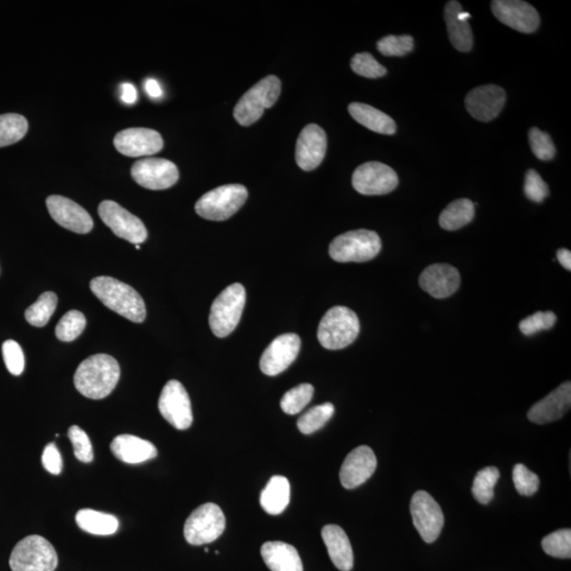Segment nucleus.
<instances>
[{
  "instance_id": "obj_20",
  "label": "nucleus",
  "mask_w": 571,
  "mask_h": 571,
  "mask_svg": "<svg viewBox=\"0 0 571 571\" xmlns=\"http://www.w3.org/2000/svg\"><path fill=\"white\" fill-rule=\"evenodd\" d=\"M505 103L506 92L497 85L476 87L467 94L465 100L469 113L481 122H490L497 118Z\"/></svg>"
},
{
  "instance_id": "obj_15",
  "label": "nucleus",
  "mask_w": 571,
  "mask_h": 571,
  "mask_svg": "<svg viewBox=\"0 0 571 571\" xmlns=\"http://www.w3.org/2000/svg\"><path fill=\"white\" fill-rule=\"evenodd\" d=\"M301 349V339L295 334L277 336L266 348L259 361V367L266 376H276L294 363Z\"/></svg>"
},
{
  "instance_id": "obj_31",
  "label": "nucleus",
  "mask_w": 571,
  "mask_h": 571,
  "mask_svg": "<svg viewBox=\"0 0 571 571\" xmlns=\"http://www.w3.org/2000/svg\"><path fill=\"white\" fill-rule=\"evenodd\" d=\"M474 203L467 198L450 202L440 216V225L444 230L456 231L471 222L475 216Z\"/></svg>"
},
{
  "instance_id": "obj_25",
  "label": "nucleus",
  "mask_w": 571,
  "mask_h": 571,
  "mask_svg": "<svg viewBox=\"0 0 571 571\" xmlns=\"http://www.w3.org/2000/svg\"><path fill=\"white\" fill-rule=\"evenodd\" d=\"M114 456L121 461L138 465L158 455L157 448L151 442L133 435H120L114 438L111 444Z\"/></svg>"
},
{
  "instance_id": "obj_6",
  "label": "nucleus",
  "mask_w": 571,
  "mask_h": 571,
  "mask_svg": "<svg viewBox=\"0 0 571 571\" xmlns=\"http://www.w3.org/2000/svg\"><path fill=\"white\" fill-rule=\"evenodd\" d=\"M381 239L370 230L349 231L339 235L329 246V256L338 263H364L378 256Z\"/></svg>"
},
{
  "instance_id": "obj_49",
  "label": "nucleus",
  "mask_w": 571,
  "mask_h": 571,
  "mask_svg": "<svg viewBox=\"0 0 571 571\" xmlns=\"http://www.w3.org/2000/svg\"><path fill=\"white\" fill-rule=\"evenodd\" d=\"M145 91L151 98H160L162 91L156 80H148L145 82Z\"/></svg>"
},
{
  "instance_id": "obj_22",
  "label": "nucleus",
  "mask_w": 571,
  "mask_h": 571,
  "mask_svg": "<svg viewBox=\"0 0 571 571\" xmlns=\"http://www.w3.org/2000/svg\"><path fill=\"white\" fill-rule=\"evenodd\" d=\"M419 285L431 296L446 298L459 290L460 275L453 266L435 264L423 270L419 277Z\"/></svg>"
},
{
  "instance_id": "obj_1",
  "label": "nucleus",
  "mask_w": 571,
  "mask_h": 571,
  "mask_svg": "<svg viewBox=\"0 0 571 571\" xmlns=\"http://www.w3.org/2000/svg\"><path fill=\"white\" fill-rule=\"evenodd\" d=\"M121 374L118 361L110 354L99 353L82 361L74 373L75 389L82 396L100 400L116 389Z\"/></svg>"
},
{
  "instance_id": "obj_12",
  "label": "nucleus",
  "mask_w": 571,
  "mask_h": 571,
  "mask_svg": "<svg viewBox=\"0 0 571 571\" xmlns=\"http://www.w3.org/2000/svg\"><path fill=\"white\" fill-rule=\"evenodd\" d=\"M412 522L425 543H434L440 536L444 517L440 505L428 492L418 491L411 501Z\"/></svg>"
},
{
  "instance_id": "obj_26",
  "label": "nucleus",
  "mask_w": 571,
  "mask_h": 571,
  "mask_svg": "<svg viewBox=\"0 0 571 571\" xmlns=\"http://www.w3.org/2000/svg\"><path fill=\"white\" fill-rule=\"evenodd\" d=\"M322 537L334 566L341 571H351L353 552L345 531L338 525H327L322 529Z\"/></svg>"
},
{
  "instance_id": "obj_30",
  "label": "nucleus",
  "mask_w": 571,
  "mask_h": 571,
  "mask_svg": "<svg viewBox=\"0 0 571 571\" xmlns=\"http://www.w3.org/2000/svg\"><path fill=\"white\" fill-rule=\"evenodd\" d=\"M75 520L82 530L95 536H111L119 528L116 517L92 509L80 510L76 513Z\"/></svg>"
},
{
  "instance_id": "obj_11",
  "label": "nucleus",
  "mask_w": 571,
  "mask_h": 571,
  "mask_svg": "<svg viewBox=\"0 0 571 571\" xmlns=\"http://www.w3.org/2000/svg\"><path fill=\"white\" fill-rule=\"evenodd\" d=\"M99 215L104 224L120 238L135 245L144 243L148 238V230L142 220L117 202L111 200L101 202Z\"/></svg>"
},
{
  "instance_id": "obj_29",
  "label": "nucleus",
  "mask_w": 571,
  "mask_h": 571,
  "mask_svg": "<svg viewBox=\"0 0 571 571\" xmlns=\"http://www.w3.org/2000/svg\"><path fill=\"white\" fill-rule=\"evenodd\" d=\"M290 501L289 480L284 476L276 475L271 478L268 484L260 494L259 503L263 509L271 514L278 516L285 511Z\"/></svg>"
},
{
  "instance_id": "obj_17",
  "label": "nucleus",
  "mask_w": 571,
  "mask_h": 571,
  "mask_svg": "<svg viewBox=\"0 0 571 571\" xmlns=\"http://www.w3.org/2000/svg\"><path fill=\"white\" fill-rule=\"evenodd\" d=\"M46 205L51 218L61 227L78 234H87L92 230V216L78 203L66 197L53 195L48 197Z\"/></svg>"
},
{
  "instance_id": "obj_47",
  "label": "nucleus",
  "mask_w": 571,
  "mask_h": 571,
  "mask_svg": "<svg viewBox=\"0 0 571 571\" xmlns=\"http://www.w3.org/2000/svg\"><path fill=\"white\" fill-rule=\"evenodd\" d=\"M43 466L51 474L59 475L63 469V460L55 443L47 444L42 457Z\"/></svg>"
},
{
  "instance_id": "obj_3",
  "label": "nucleus",
  "mask_w": 571,
  "mask_h": 571,
  "mask_svg": "<svg viewBox=\"0 0 571 571\" xmlns=\"http://www.w3.org/2000/svg\"><path fill=\"white\" fill-rule=\"evenodd\" d=\"M360 333L359 317L344 306L330 308L317 328L320 344L329 351H339L352 344Z\"/></svg>"
},
{
  "instance_id": "obj_10",
  "label": "nucleus",
  "mask_w": 571,
  "mask_h": 571,
  "mask_svg": "<svg viewBox=\"0 0 571 571\" xmlns=\"http://www.w3.org/2000/svg\"><path fill=\"white\" fill-rule=\"evenodd\" d=\"M158 408L165 421L177 430H188L193 423L192 404L179 381L170 380L164 385Z\"/></svg>"
},
{
  "instance_id": "obj_33",
  "label": "nucleus",
  "mask_w": 571,
  "mask_h": 571,
  "mask_svg": "<svg viewBox=\"0 0 571 571\" xmlns=\"http://www.w3.org/2000/svg\"><path fill=\"white\" fill-rule=\"evenodd\" d=\"M57 306V296L54 292H44L38 300L25 310L24 317L30 325L44 327L47 325Z\"/></svg>"
},
{
  "instance_id": "obj_41",
  "label": "nucleus",
  "mask_w": 571,
  "mask_h": 571,
  "mask_svg": "<svg viewBox=\"0 0 571 571\" xmlns=\"http://www.w3.org/2000/svg\"><path fill=\"white\" fill-rule=\"evenodd\" d=\"M529 143L533 154L539 160L548 161L556 156V146L547 132L532 127L529 131Z\"/></svg>"
},
{
  "instance_id": "obj_13",
  "label": "nucleus",
  "mask_w": 571,
  "mask_h": 571,
  "mask_svg": "<svg viewBox=\"0 0 571 571\" xmlns=\"http://www.w3.org/2000/svg\"><path fill=\"white\" fill-rule=\"evenodd\" d=\"M131 177L139 186L152 190L169 189L179 179L176 164L161 158H145L132 165Z\"/></svg>"
},
{
  "instance_id": "obj_5",
  "label": "nucleus",
  "mask_w": 571,
  "mask_h": 571,
  "mask_svg": "<svg viewBox=\"0 0 571 571\" xmlns=\"http://www.w3.org/2000/svg\"><path fill=\"white\" fill-rule=\"evenodd\" d=\"M246 304V289L241 284L228 286L215 298L208 316L209 327L218 338H226L237 327Z\"/></svg>"
},
{
  "instance_id": "obj_39",
  "label": "nucleus",
  "mask_w": 571,
  "mask_h": 571,
  "mask_svg": "<svg viewBox=\"0 0 571 571\" xmlns=\"http://www.w3.org/2000/svg\"><path fill=\"white\" fill-rule=\"evenodd\" d=\"M377 48L385 56H404L414 49V40L410 35H389L381 38Z\"/></svg>"
},
{
  "instance_id": "obj_19",
  "label": "nucleus",
  "mask_w": 571,
  "mask_h": 571,
  "mask_svg": "<svg viewBox=\"0 0 571 571\" xmlns=\"http://www.w3.org/2000/svg\"><path fill=\"white\" fill-rule=\"evenodd\" d=\"M327 136L321 126L309 124L298 136L295 160L303 170L315 169L325 158Z\"/></svg>"
},
{
  "instance_id": "obj_37",
  "label": "nucleus",
  "mask_w": 571,
  "mask_h": 571,
  "mask_svg": "<svg viewBox=\"0 0 571 571\" xmlns=\"http://www.w3.org/2000/svg\"><path fill=\"white\" fill-rule=\"evenodd\" d=\"M314 386L304 383L294 387L285 393L281 400V408L288 415H295L302 411L314 397Z\"/></svg>"
},
{
  "instance_id": "obj_18",
  "label": "nucleus",
  "mask_w": 571,
  "mask_h": 571,
  "mask_svg": "<svg viewBox=\"0 0 571 571\" xmlns=\"http://www.w3.org/2000/svg\"><path fill=\"white\" fill-rule=\"evenodd\" d=\"M113 144L121 154L137 158L157 154L163 149V139L156 131L129 129L118 132Z\"/></svg>"
},
{
  "instance_id": "obj_42",
  "label": "nucleus",
  "mask_w": 571,
  "mask_h": 571,
  "mask_svg": "<svg viewBox=\"0 0 571 571\" xmlns=\"http://www.w3.org/2000/svg\"><path fill=\"white\" fill-rule=\"evenodd\" d=\"M514 486L520 495L531 497L537 493L539 487V479L536 473L530 471L528 468L522 463L514 466L512 473Z\"/></svg>"
},
{
  "instance_id": "obj_50",
  "label": "nucleus",
  "mask_w": 571,
  "mask_h": 571,
  "mask_svg": "<svg viewBox=\"0 0 571 571\" xmlns=\"http://www.w3.org/2000/svg\"><path fill=\"white\" fill-rule=\"evenodd\" d=\"M556 257L558 262L564 266L565 269L571 270V252L567 249H560L556 252Z\"/></svg>"
},
{
  "instance_id": "obj_21",
  "label": "nucleus",
  "mask_w": 571,
  "mask_h": 571,
  "mask_svg": "<svg viewBox=\"0 0 571 571\" xmlns=\"http://www.w3.org/2000/svg\"><path fill=\"white\" fill-rule=\"evenodd\" d=\"M377 459L373 450L367 446L355 448L343 462L340 479L348 490L363 485L376 471Z\"/></svg>"
},
{
  "instance_id": "obj_32",
  "label": "nucleus",
  "mask_w": 571,
  "mask_h": 571,
  "mask_svg": "<svg viewBox=\"0 0 571 571\" xmlns=\"http://www.w3.org/2000/svg\"><path fill=\"white\" fill-rule=\"evenodd\" d=\"M28 121L21 114H0V148L15 144L28 131Z\"/></svg>"
},
{
  "instance_id": "obj_7",
  "label": "nucleus",
  "mask_w": 571,
  "mask_h": 571,
  "mask_svg": "<svg viewBox=\"0 0 571 571\" xmlns=\"http://www.w3.org/2000/svg\"><path fill=\"white\" fill-rule=\"evenodd\" d=\"M9 563L12 571H54L59 558L53 544L34 535L16 544Z\"/></svg>"
},
{
  "instance_id": "obj_8",
  "label": "nucleus",
  "mask_w": 571,
  "mask_h": 571,
  "mask_svg": "<svg viewBox=\"0 0 571 571\" xmlns=\"http://www.w3.org/2000/svg\"><path fill=\"white\" fill-rule=\"evenodd\" d=\"M247 199V189L241 184H227L209 190L196 202V213L200 218L213 220L224 221L245 205Z\"/></svg>"
},
{
  "instance_id": "obj_35",
  "label": "nucleus",
  "mask_w": 571,
  "mask_h": 571,
  "mask_svg": "<svg viewBox=\"0 0 571 571\" xmlns=\"http://www.w3.org/2000/svg\"><path fill=\"white\" fill-rule=\"evenodd\" d=\"M499 476L498 469L495 467H487L476 474L472 493L479 503L482 505L490 503L494 498V487L498 484Z\"/></svg>"
},
{
  "instance_id": "obj_34",
  "label": "nucleus",
  "mask_w": 571,
  "mask_h": 571,
  "mask_svg": "<svg viewBox=\"0 0 571 571\" xmlns=\"http://www.w3.org/2000/svg\"><path fill=\"white\" fill-rule=\"evenodd\" d=\"M334 414V406L332 403L316 405L305 412L297 421V428L301 433L309 435L321 430Z\"/></svg>"
},
{
  "instance_id": "obj_24",
  "label": "nucleus",
  "mask_w": 571,
  "mask_h": 571,
  "mask_svg": "<svg viewBox=\"0 0 571 571\" xmlns=\"http://www.w3.org/2000/svg\"><path fill=\"white\" fill-rule=\"evenodd\" d=\"M471 15L463 12L459 2H449L444 8V21H446L450 43L460 53H469L473 47V34L469 18Z\"/></svg>"
},
{
  "instance_id": "obj_23",
  "label": "nucleus",
  "mask_w": 571,
  "mask_h": 571,
  "mask_svg": "<svg viewBox=\"0 0 571 571\" xmlns=\"http://www.w3.org/2000/svg\"><path fill=\"white\" fill-rule=\"evenodd\" d=\"M571 405V383L565 382L558 386L529 410V421L537 424L554 422L561 419L570 410Z\"/></svg>"
},
{
  "instance_id": "obj_14",
  "label": "nucleus",
  "mask_w": 571,
  "mask_h": 571,
  "mask_svg": "<svg viewBox=\"0 0 571 571\" xmlns=\"http://www.w3.org/2000/svg\"><path fill=\"white\" fill-rule=\"evenodd\" d=\"M398 183L396 171L380 162L361 164L353 175V187L362 195L389 194L398 187Z\"/></svg>"
},
{
  "instance_id": "obj_45",
  "label": "nucleus",
  "mask_w": 571,
  "mask_h": 571,
  "mask_svg": "<svg viewBox=\"0 0 571 571\" xmlns=\"http://www.w3.org/2000/svg\"><path fill=\"white\" fill-rule=\"evenodd\" d=\"M524 192L527 198L537 203L543 202L549 196L547 184H546L536 169L527 171Z\"/></svg>"
},
{
  "instance_id": "obj_28",
  "label": "nucleus",
  "mask_w": 571,
  "mask_h": 571,
  "mask_svg": "<svg viewBox=\"0 0 571 571\" xmlns=\"http://www.w3.org/2000/svg\"><path fill=\"white\" fill-rule=\"evenodd\" d=\"M348 111L358 123L372 131L393 135L397 131L395 121L371 105L352 103L348 106Z\"/></svg>"
},
{
  "instance_id": "obj_40",
  "label": "nucleus",
  "mask_w": 571,
  "mask_h": 571,
  "mask_svg": "<svg viewBox=\"0 0 571 571\" xmlns=\"http://www.w3.org/2000/svg\"><path fill=\"white\" fill-rule=\"evenodd\" d=\"M351 67L354 73L367 79L382 78L387 73L386 68L367 53L355 54L352 59Z\"/></svg>"
},
{
  "instance_id": "obj_51",
  "label": "nucleus",
  "mask_w": 571,
  "mask_h": 571,
  "mask_svg": "<svg viewBox=\"0 0 571 571\" xmlns=\"http://www.w3.org/2000/svg\"><path fill=\"white\" fill-rule=\"evenodd\" d=\"M136 249H137V250L141 249V246H140V245H136Z\"/></svg>"
},
{
  "instance_id": "obj_4",
  "label": "nucleus",
  "mask_w": 571,
  "mask_h": 571,
  "mask_svg": "<svg viewBox=\"0 0 571 571\" xmlns=\"http://www.w3.org/2000/svg\"><path fill=\"white\" fill-rule=\"evenodd\" d=\"M281 92L282 82L277 76H266L240 98L234 108L235 120L243 126L256 123L266 110L276 103Z\"/></svg>"
},
{
  "instance_id": "obj_44",
  "label": "nucleus",
  "mask_w": 571,
  "mask_h": 571,
  "mask_svg": "<svg viewBox=\"0 0 571 571\" xmlns=\"http://www.w3.org/2000/svg\"><path fill=\"white\" fill-rule=\"evenodd\" d=\"M556 322V314L552 311H537L535 315L527 316L526 319L520 321L519 330L525 335H533L542 330L551 329Z\"/></svg>"
},
{
  "instance_id": "obj_2",
  "label": "nucleus",
  "mask_w": 571,
  "mask_h": 571,
  "mask_svg": "<svg viewBox=\"0 0 571 571\" xmlns=\"http://www.w3.org/2000/svg\"><path fill=\"white\" fill-rule=\"evenodd\" d=\"M93 295L107 308L135 323H142L146 317L145 303L141 295L130 285L110 276H99L91 282Z\"/></svg>"
},
{
  "instance_id": "obj_27",
  "label": "nucleus",
  "mask_w": 571,
  "mask_h": 571,
  "mask_svg": "<svg viewBox=\"0 0 571 571\" xmlns=\"http://www.w3.org/2000/svg\"><path fill=\"white\" fill-rule=\"evenodd\" d=\"M260 554L271 571H304L300 555L294 546L284 542H266Z\"/></svg>"
},
{
  "instance_id": "obj_38",
  "label": "nucleus",
  "mask_w": 571,
  "mask_h": 571,
  "mask_svg": "<svg viewBox=\"0 0 571 571\" xmlns=\"http://www.w3.org/2000/svg\"><path fill=\"white\" fill-rule=\"evenodd\" d=\"M542 547L546 554L558 558L571 556V530L561 529L550 533L542 541Z\"/></svg>"
},
{
  "instance_id": "obj_9",
  "label": "nucleus",
  "mask_w": 571,
  "mask_h": 571,
  "mask_svg": "<svg viewBox=\"0 0 571 571\" xmlns=\"http://www.w3.org/2000/svg\"><path fill=\"white\" fill-rule=\"evenodd\" d=\"M226 529V518L220 507L208 503L197 508L184 524V537L190 545L213 543Z\"/></svg>"
},
{
  "instance_id": "obj_48",
  "label": "nucleus",
  "mask_w": 571,
  "mask_h": 571,
  "mask_svg": "<svg viewBox=\"0 0 571 571\" xmlns=\"http://www.w3.org/2000/svg\"><path fill=\"white\" fill-rule=\"evenodd\" d=\"M137 100V91L135 86L130 84V82H125L122 85V101L126 104H133Z\"/></svg>"
},
{
  "instance_id": "obj_43",
  "label": "nucleus",
  "mask_w": 571,
  "mask_h": 571,
  "mask_svg": "<svg viewBox=\"0 0 571 571\" xmlns=\"http://www.w3.org/2000/svg\"><path fill=\"white\" fill-rule=\"evenodd\" d=\"M68 437L73 443L76 459L84 463H91L93 460V449L85 431L78 425H73L69 428Z\"/></svg>"
},
{
  "instance_id": "obj_16",
  "label": "nucleus",
  "mask_w": 571,
  "mask_h": 571,
  "mask_svg": "<svg viewBox=\"0 0 571 571\" xmlns=\"http://www.w3.org/2000/svg\"><path fill=\"white\" fill-rule=\"evenodd\" d=\"M491 9L501 24L522 34L537 31L541 22L536 8L520 0H494Z\"/></svg>"
},
{
  "instance_id": "obj_36",
  "label": "nucleus",
  "mask_w": 571,
  "mask_h": 571,
  "mask_svg": "<svg viewBox=\"0 0 571 571\" xmlns=\"http://www.w3.org/2000/svg\"><path fill=\"white\" fill-rule=\"evenodd\" d=\"M86 327V317L78 310H70L55 328L56 338L63 342L78 339Z\"/></svg>"
},
{
  "instance_id": "obj_46",
  "label": "nucleus",
  "mask_w": 571,
  "mask_h": 571,
  "mask_svg": "<svg viewBox=\"0 0 571 571\" xmlns=\"http://www.w3.org/2000/svg\"><path fill=\"white\" fill-rule=\"evenodd\" d=\"M5 364L13 376L22 374L24 368L23 349L13 340L5 341L3 344Z\"/></svg>"
}]
</instances>
